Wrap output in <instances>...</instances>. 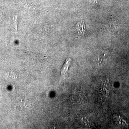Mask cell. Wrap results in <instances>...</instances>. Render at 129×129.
<instances>
[{
	"instance_id": "1",
	"label": "cell",
	"mask_w": 129,
	"mask_h": 129,
	"mask_svg": "<svg viewBox=\"0 0 129 129\" xmlns=\"http://www.w3.org/2000/svg\"><path fill=\"white\" fill-rule=\"evenodd\" d=\"M110 84L108 80H106L102 82L100 88L99 94L103 99H106L109 97L110 93Z\"/></svg>"
},
{
	"instance_id": "2",
	"label": "cell",
	"mask_w": 129,
	"mask_h": 129,
	"mask_svg": "<svg viewBox=\"0 0 129 129\" xmlns=\"http://www.w3.org/2000/svg\"><path fill=\"white\" fill-rule=\"evenodd\" d=\"M75 28L77 32L80 35H83L85 32V27L84 22H83V21L79 22L77 23L75 26Z\"/></svg>"
},
{
	"instance_id": "3",
	"label": "cell",
	"mask_w": 129,
	"mask_h": 129,
	"mask_svg": "<svg viewBox=\"0 0 129 129\" xmlns=\"http://www.w3.org/2000/svg\"><path fill=\"white\" fill-rule=\"evenodd\" d=\"M71 63V60L70 58H68L67 59L66 62H65L62 69H61V74H65L66 73V72L67 71L68 69V67H69L70 64Z\"/></svg>"
},
{
	"instance_id": "4",
	"label": "cell",
	"mask_w": 129,
	"mask_h": 129,
	"mask_svg": "<svg viewBox=\"0 0 129 129\" xmlns=\"http://www.w3.org/2000/svg\"><path fill=\"white\" fill-rule=\"evenodd\" d=\"M14 22L15 24V30H17V25H18V17L16 16L14 17L13 18Z\"/></svg>"
}]
</instances>
